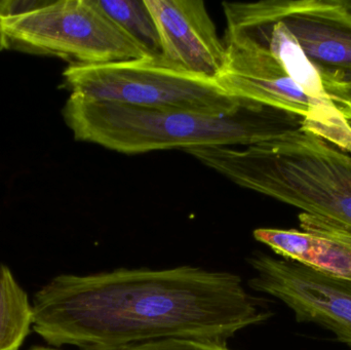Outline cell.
<instances>
[{
	"label": "cell",
	"mask_w": 351,
	"mask_h": 350,
	"mask_svg": "<svg viewBox=\"0 0 351 350\" xmlns=\"http://www.w3.org/2000/svg\"><path fill=\"white\" fill-rule=\"evenodd\" d=\"M32 329L49 347L129 350L166 339L227 345L272 316L239 275L182 265L61 275L34 295Z\"/></svg>",
	"instance_id": "obj_1"
},
{
	"label": "cell",
	"mask_w": 351,
	"mask_h": 350,
	"mask_svg": "<svg viewBox=\"0 0 351 350\" xmlns=\"http://www.w3.org/2000/svg\"><path fill=\"white\" fill-rule=\"evenodd\" d=\"M63 117L77 141L123 154L235 147L269 141L301 129L304 118L247 102L237 112L208 114L94 101L71 94Z\"/></svg>",
	"instance_id": "obj_2"
},
{
	"label": "cell",
	"mask_w": 351,
	"mask_h": 350,
	"mask_svg": "<svg viewBox=\"0 0 351 350\" xmlns=\"http://www.w3.org/2000/svg\"><path fill=\"white\" fill-rule=\"evenodd\" d=\"M185 152L239 186L297 208L351 238V155L309 129L241 149Z\"/></svg>",
	"instance_id": "obj_3"
},
{
	"label": "cell",
	"mask_w": 351,
	"mask_h": 350,
	"mask_svg": "<svg viewBox=\"0 0 351 350\" xmlns=\"http://www.w3.org/2000/svg\"><path fill=\"white\" fill-rule=\"evenodd\" d=\"M63 77L71 94L145 108L227 115L249 102L229 95L217 80L192 73L162 55L113 63L71 64Z\"/></svg>",
	"instance_id": "obj_4"
},
{
	"label": "cell",
	"mask_w": 351,
	"mask_h": 350,
	"mask_svg": "<svg viewBox=\"0 0 351 350\" xmlns=\"http://www.w3.org/2000/svg\"><path fill=\"white\" fill-rule=\"evenodd\" d=\"M0 47L57 55L72 64H105L149 55L96 0H45L26 14L0 22Z\"/></svg>",
	"instance_id": "obj_5"
},
{
	"label": "cell",
	"mask_w": 351,
	"mask_h": 350,
	"mask_svg": "<svg viewBox=\"0 0 351 350\" xmlns=\"http://www.w3.org/2000/svg\"><path fill=\"white\" fill-rule=\"evenodd\" d=\"M224 45L226 64L217 82L229 95L303 117L302 127L329 142L351 129L336 107L306 96L267 49L229 36Z\"/></svg>",
	"instance_id": "obj_6"
},
{
	"label": "cell",
	"mask_w": 351,
	"mask_h": 350,
	"mask_svg": "<svg viewBox=\"0 0 351 350\" xmlns=\"http://www.w3.org/2000/svg\"><path fill=\"white\" fill-rule=\"evenodd\" d=\"M250 289L276 298L298 323L315 324L351 349V281L256 252L247 258Z\"/></svg>",
	"instance_id": "obj_7"
},
{
	"label": "cell",
	"mask_w": 351,
	"mask_h": 350,
	"mask_svg": "<svg viewBox=\"0 0 351 350\" xmlns=\"http://www.w3.org/2000/svg\"><path fill=\"white\" fill-rule=\"evenodd\" d=\"M313 64L338 110L351 123V14L342 0H265Z\"/></svg>",
	"instance_id": "obj_8"
},
{
	"label": "cell",
	"mask_w": 351,
	"mask_h": 350,
	"mask_svg": "<svg viewBox=\"0 0 351 350\" xmlns=\"http://www.w3.org/2000/svg\"><path fill=\"white\" fill-rule=\"evenodd\" d=\"M158 34L162 55L180 67L217 80L226 49L202 0H144Z\"/></svg>",
	"instance_id": "obj_9"
},
{
	"label": "cell",
	"mask_w": 351,
	"mask_h": 350,
	"mask_svg": "<svg viewBox=\"0 0 351 350\" xmlns=\"http://www.w3.org/2000/svg\"><path fill=\"white\" fill-rule=\"evenodd\" d=\"M299 221L302 232L258 228L254 238L282 259L351 281V238L325 227L307 214H300Z\"/></svg>",
	"instance_id": "obj_10"
},
{
	"label": "cell",
	"mask_w": 351,
	"mask_h": 350,
	"mask_svg": "<svg viewBox=\"0 0 351 350\" xmlns=\"http://www.w3.org/2000/svg\"><path fill=\"white\" fill-rule=\"evenodd\" d=\"M33 326L32 304L12 271L0 265V350H19Z\"/></svg>",
	"instance_id": "obj_11"
},
{
	"label": "cell",
	"mask_w": 351,
	"mask_h": 350,
	"mask_svg": "<svg viewBox=\"0 0 351 350\" xmlns=\"http://www.w3.org/2000/svg\"><path fill=\"white\" fill-rule=\"evenodd\" d=\"M96 2L113 22L142 45L149 55H162L160 34L144 0H96Z\"/></svg>",
	"instance_id": "obj_12"
},
{
	"label": "cell",
	"mask_w": 351,
	"mask_h": 350,
	"mask_svg": "<svg viewBox=\"0 0 351 350\" xmlns=\"http://www.w3.org/2000/svg\"><path fill=\"white\" fill-rule=\"evenodd\" d=\"M129 350H232L227 345L192 339H166L146 343Z\"/></svg>",
	"instance_id": "obj_13"
},
{
	"label": "cell",
	"mask_w": 351,
	"mask_h": 350,
	"mask_svg": "<svg viewBox=\"0 0 351 350\" xmlns=\"http://www.w3.org/2000/svg\"><path fill=\"white\" fill-rule=\"evenodd\" d=\"M43 2L45 0H0V22L31 12Z\"/></svg>",
	"instance_id": "obj_14"
},
{
	"label": "cell",
	"mask_w": 351,
	"mask_h": 350,
	"mask_svg": "<svg viewBox=\"0 0 351 350\" xmlns=\"http://www.w3.org/2000/svg\"><path fill=\"white\" fill-rule=\"evenodd\" d=\"M27 350H63L57 349V347H45V345H34Z\"/></svg>",
	"instance_id": "obj_15"
},
{
	"label": "cell",
	"mask_w": 351,
	"mask_h": 350,
	"mask_svg": "<svg viewBox=\"0 0 351 350\" xmlns=\"http://www.w3.org/2000/svg\"><path fill=\"white\" fill-rule=\"evenodd\" d=\"M343 1V5L346 6L348 12L351 14V0H342Z\"/></svg>",
	"instance_id": "obj_16"
},
{
	"label": "cell",
	"mask_w": 351,
	"mask_h": 350,
	"mask_svg": "<svg viewBox=\"0 0 351 350\" xmlns=\"http://www.w3.org/2000/svg\"><path fill=\"white\" fill-rule=\"evenodd\" d=\"M348 100H350V102H351V94H350V95H348Z\"/></svg>",
	"instance_id": "obj_17"
}]
</instances>
